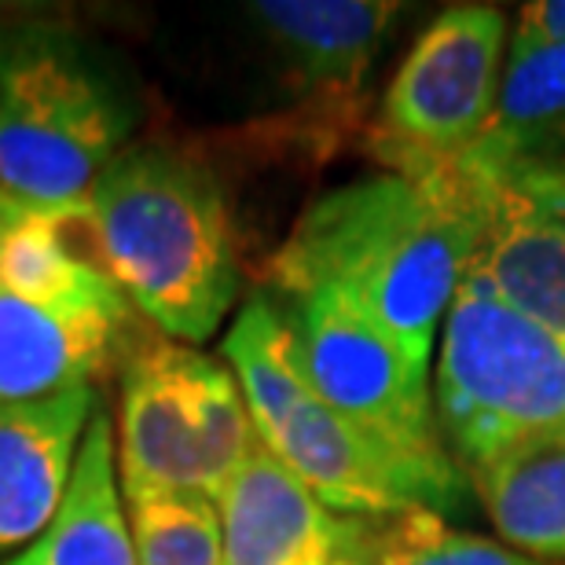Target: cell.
Listing matches in <instances>:
<instances>
[{"instance_id": "1", "label": "cell", "mask_w": 565, "mask_h": 565, "mask_svg": "<svg viewBox=\"0 0 565 565\" xmlns=\"http://www.w3.org/2000/svg\"><path fill=\"white\" fill-rule=\"evenodd\" d=\"M481 232L484 199L470 173L382 169L309 202L268 262V287L334 294L429 367Z\"/></svg>"}, {"instance_id": "2", "label": "cell", "mask_w": 565, "mask_h": 565, "mask_svg": "<svg viewBox=\"0 0 565 565\" xmlns=\"http://www.w3.org/2000/svg\"><path fill=\"white\" fill-rule=\"evenodd\" d=\"M93 262L140 320L184 345L206 342L239 298L235 224L217 173L173 143H129L82 202Z\"/></svg>"}, {"instance_id": "3", "label": "cell", "mask_w": 565, "mask_h": 565, "mask_svg": "<svg viewBox=\"0 0 565 565\" xmlns=\"http://www.w3.org/2000/svg\"><path fill=\"white\" fill-rule=\"evenodd\" d=\"M132 115L93 49L60 22L0 30V188L30 210L82 213L129 147Z\"/></svg>"}, {"instance_id": "4", "label": "cell", "mask_w": 565, "mask_h": 565, "mask_svg": "<svg viewBox=\"0 0 565 565\" xmlns=\"http://www.w3.org/2000/svg\"><path fill=\"white\" fill-rule=\"evenodd\" d=\"M77 213L26 210L0 246V404L96 386L143 338L137 309L66 239Z\"/></svg>"}, {"instance_id": "5", "label": "cell", "mask_w": 565, "mask_h": 565, "mask_svg": "<svg viewBox=\"0 0 565 565\" xmlns=\"http://www.w3.org/2000/svg\"><path fill=\"white\" fill-rule=\"evenodd\" d=\"M434 408L467 481L489 462L562 434L565 334L467 273L440 323Z\"/></svg>"}, {"instance_id": "6", "label": "cell", "mask_w": 565, "mask_h": 565, "mask_svg": "<svg viewBox=\"0 0 565 565\" xmlns=\"http://www.w3.org/2000/svg\"><path fill=\"white\" fill-rule=\"evenodd\" d=\"M262 445L338 514L390 518L429 511L419 481L309 386L294 338L265 290L246 298L221 342Z\"/></svg>"}, {"instance_id": "7", "label": "cell", "mask_w": 565, "mask_h": 565, "mask_svg": "<svg viewBox=\"0 0 565 565\" xmlns=\"http://www.w3.org/2000/svg\"><path fill=\"white\" fill-rule=\"evenodd\" d=\"M265 294L287 323L309 386L419 481L434 514L467 503L470 481L440 434L429 367L334 294L305 287H265Z\"/></svg>"}, {"instance_id": "8", "label": "cell", "mask_w": 565, "mask_h": 565, "mask_svg": "<svg viewBox=\"0 0 565 565\" xmlns=\"http://www.w3.org/2000/svg\"><path fill=\"white\" fill-rule=\"evenodd\" d=\"M235 371L173 338H143L118 371L121 495L199 492L217 500L257 448Z\"/></svg>"}, {"instance_id": "9", "label": "cell", "mask_w": 565, "mask_h": 565, "mask_svg": "<svg viewBox=\"0 0 565 565\" xmlns=\"http://www.w3.org/2000/svg\"><path fill=\"white\" fill-rule=\"evenodd\" d=\"M511 22L495 4H448L393 71L367 126V154L390 173L456 169L492 126Z\"/></svg>"}, {"instance_id": "10", "label": "cell", "mask_w": 565, "mask_h": 565, "mask_svg": "<svg viewBox=\"0 0 565 565\" xmlns=\"http://www.w3.org/2000/svg\"><path fill=\"white\" fill-rule=\"evenodd\" d=\"M473 180L484 232L470 276L565 334V169Z\"/></svg>"}, {"instance_id": "11", "label": "cell", "mask_w": 565, "mask_h": 565, "mask_svg": "<svg viewBox=\"0 0 565 565\" xmlns=\"http://www.w3.org/2000/svg\"><path fill=\"white\" fill-rule=\"evenodd\" d=\"M224 565H342L360 518L331 511L262 440L217 495Z\"/></svg>"}, {"instance_id": "12", "label": "cell", "mask_w": 565, "mask_h": 565, "mask_svg": "<svg viewBox=\"0 0 565 565\" xmlns=\"http://www.w3.org/2000/svg\"><path fill=\"white\" fill-rule=\"evenodd\" d=\"M96 412V386L0 404V562L30 547L60 514Z\"/></svg>"}, {"instance_id": "13", "label": "cell", "mask_w": 565, "mask_h": 565, "mask_svg": "<svg viewBox=\"0 0 565 565\" xmlns=\"http://www.w3.org/2000/svg\"><path fill=\"white\" fill-rule=\"evenodd\" d=\"M254 26L287 66L305 104L345 110L364 93L382 41L401 15L386 0H254Z\"/></svg>"}, {"instance_id": "14", "label": "cell", "mask_w": 565, "mask_h": 565, "mask_svg": "<svg viewBox=\"0 0 565 565\" xmlns=\"http://www.w3.org/2000/svg\"><path fill=\"white\" fill-rule=\"evenodd\" d=\"M459 169L484 180L565 169V49L511 41L492 126Z\"/></svg>"}, {"instance_id": "15", "label": "cell", "mask_w": 565, "mask_h": 565, "mask_svg": "<svg viewBox=\"0 0 565 565\" xmlns=\"http://www.w3.org/2000/svg\"><path fill=\"white\" fill-rule=\"evenodd\" d=\"M0 565H137L118 481L115 426L99 408L88 423L66 500L52 525Z\"/></svg>"}, {"instance_id": "16", "label": "cell", "mask_w": 565, "mask_h": 565, "mask_svg": "<svg viewBox=\"0 0 565 565\" xmlns=\"http://www.w3.org/2000/svg\"><path fill=\"white\" fill-rule=\"evenodd\" d=\"M470 492L503 544L565 565V429L470 473Z\"/></svg>"}, {"instance_id": "17", "label": "cell", "mask_w": 565, "mask_h": 565, "mask_svg": "<svg viewBox=\"0 0 565 565\" xmlns=\"http://www.w3.org/2000/svg\"><path fill=\"white\" fill-rule=\"evenodd\" d=\"M353 558L364 565H551L503 540L451 529L440 514L360 518Z\"/></svg>"}, {"instance_id": "18", "label": "cell", "mask_w": 565, "mask_h": 565, "mask_svg": "<svg viewBox=\"0 0 565 565\" xmlns=\"http://www.w3.org/2000/svg\"><path fill=\"white\" fill-rule=\"evenodd\" d=\"M137 565H224V529L213 495L158 492L129 500Z\"/></svg>"}, {"instance_id": "19", "label": "cell", "mask_w": 565, "mask_h": 565, "mask_svg": "<svg viewBox=\"0 0 565 565\" xmlns=\"http://www.w3.org/2000/svg\"><path fill=\"white\" fill-rule=\"evenodd\" d=\"M511 41L565 49V0H533V4L518 8Z\"/></svg>"}, {"instance_id": "20", "label": "cell", "mask_w": 565, "mask_h": 565, "mask_svg": "<svg viewBox=\"0 0 565 565\" xmlns=\"http://www.w3.org/2000/svg\"><path fill=\"white\" fill-rule=\"evenodd\" d=\"M26 210H30V206H22L19 199H11L8 191L0 188V246H4V235L11 232V224H15Z\"/></svg>"}, {"instance_id": "21", "label": "cell", "mask_w": 565, "mask_h": 565, "mask_svg": "<svg viewBox=\"0 0 565 565\" xmlns=\"http://www.w3.org/2000/svg\"><path fill=\"white\" fill-rule=\"evenodd\" d=\"M342 565H364V562H360V558H349V562H342Z\"/></svg>"}]
</instances>
